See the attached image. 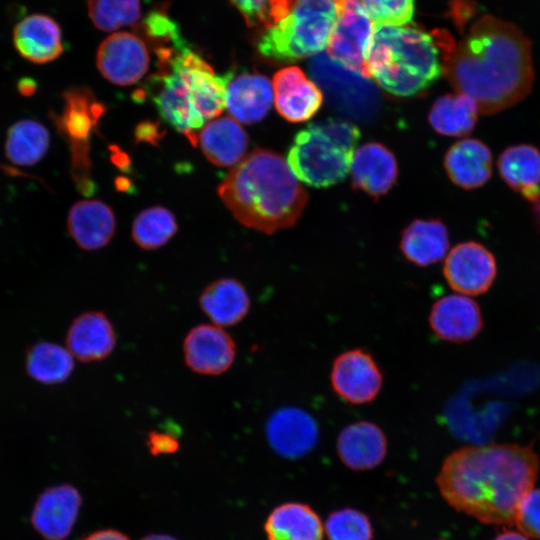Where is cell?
Returning a JSON list of instances; mask_svg holds the SVG:
<instances>
[{
    "label": "cell",
    "instance_id": "6da1fadb",
    "mask_svg": "<svg viewBox=\"0 0 540 540\" xmlns=\"http://www.w3.org/2000/svg\"><path fill=\"white\" fill-rule=\"evenodd\" d=\"M539 469L540 459L531 444L463 446L444 459L436 483L455 510L484 524L511 526Z\"/></svg>",
    "mask_w": 540,
    "mask_h": 540
},
{
    "label": "cell",
    "instance_id": "4dcf8cb0",
    "mask_svg": "<svg viewBox=\"0 0 540 540\" xmlns=\"http://www.w3.org/2000/svg\"><path fill=\"white\" fill-rule=\"evenodd\" d=\"M49 144V132L43 124L33 119H21L7 131L5 155L15 165L32 166L44 157Z\"/></svg>",
    "mask_w": 540,
    "mask_h": 540
},
{
    "label": "cell",
    "instance_id": "74e56055",
    "mask_svg": "<svg viewBox=\"0 0 540 540\" xmlns=\"http://www.w3.org/2000/svg\"><path fill=\"white\" fill-rule=\"evenodd\" d=\"M519 532L540 540V488L531 489L521 500L514 519Z\"/></svg>",
    "mask_w": 540,
    "mask_h": 540
},
{
    "label": "cell",
    "instance_id": "d6a6232c",
    "mask_svg": "<svg viewBox=\"0 0 540 540\" xmlns=\"http://www.w3.org/2000/svg\"><path fill=\"white\" fill-rule=\"evenodd\" d=\"M176 231V219L168 209L150 207L135 218L132 239L141 249L155 250L165 245Z\"/></svg>",
    "mask_w": 540,
    "mask_h": 540
},
{
    "label": "cell",
    "instance_id": "ffe728a7",
    "mask_svg": "<svg viewBox=\"0 0 540 540\" xmlns=\"http://www.w3.org/2000/svg\"><path fill=\"white\" fill-rule=\"evenodd\" d=\"M350 171L354 188L378 198L395 184L398 166L394 154L387 147L369 142L355 150Z\"/></svg>",
    "mask_w": 540,
    "mask_h": 540
},
{
    "label": "cell",
    "instance_id": "4316f807",
    "mask_svg": "<svg viewBox=\"0 0 540 540\" xmlns=\"http://www.w3.org/2000/svg\"><path fill=\"white\" fill-rule=\"evenodd\" d=\"M449 234L438 219H417L403 231L400 249L406 260L418 267H427L447 255Z\"/></svg>",
    "mask_w": 540,
    "mask_h": 540
},
{
    "label": "cell",
    "instance_id": "4fadbf2b",
    "mask_svg": "<svg viewBox=\"0 0 540 540\" xmlns=\"http://www.w3.org/2000/svg\"><path fill=\"white\" fill-rule=\"evenodd\" d=\"M64 109L52 119L58 130L66 136L72 150V166L75 178L83 177L87 162L85 142L87 141L103 107L92 99L90 91L83 88H72L64 94Z\"/></svg>",
    "mask_w": 540,
    "mask_h": 540
},
{
    "label": "cell",
    "instance_id": "277c9868",
    "mask_svg": "<svg viewBox=\"0 0 540 540\" xmlns=\"http://www.w3.org/2000/svg\"><path fill=\"white\" fill-rule=\"evenodd\" d=\"M455 42L446 31L375 25L367 53L370 79L395 97H412L445 74Z\"/></svg>",
    "mask_w": 540,
    "mask_h": 540
},
{
    "label": "cell",
    "instance_id": "e575fe53",
    "mask_svg": "<svg viewBox=\"0 0 540 540\" xmlns=\"http://www.w3.org/2000/svg\"><path fill=\"white\" fill-rule=\"evenodd\" d=\"M324 531L328 540H372L374 534L369 517L353 508L330 513Z\"/></svg>",
    "mask_w": 540,
    "mask_h": 540
},
{
    "label": "cell",
    "instance_id": "484cf974",
    "mask_svg": "<svg viewBox=\"0 0 540 540\" xmlns=\"http://www.w3.org/2000/svg\"><path fill=\"white\" fill-rule=\"evenodd\" d=\"M197 144L212 164L235 166L245 157L248 136L236 119L223 116L212 119L202 127Z\"/></svg>",
    "mask_w": 540,
    "mask_h": 540
},
{
    "label": "cell",
    "instance_id": "8992f818",
    "mask_svg": "<svg viewBox=\"0 0 540 540\" xmlns=\"http://www.w3.org/2000/svg\"><path fill=\"white\" fill-rule=\"evenodd\" d=\"M336 19L335 0H292L287 12L261 35L257 49L276 63L314 57L327 48Z\"/></svg>",
    "mask_w": 540,
    "mask_h": 540
},
{
    "label": "cell",
    "instance_id": "ac0fdd59",
    "mask_svg": "<svg viewBox=\"0 0 540 540\" xmlns=\"http://www.w3.org/2000/svg\"><path fill=\"white\" fill-rule=\"evenodd\" d=\"M116 343L114 326L102 311H87L78 315L66 334V348L74 358L83 363L108 358Z\"/></svg>",
    "mask_w": 540,
    "mask_h": 540
},
{
    "label": "cell",
    "instance_id": "60d3db41",
    "mask_svg": "<svg viewBox=\"0 0 540 540\" xmlns=\"http://www.w3.org/2000/svg\"><path fill=\"white\" fill-rule=\"evenodd\" d=\"M83 540H130L128 536L114 529H103L95 531Z\"/></svg>",
    "mask_w": 540,
    "mask_h": 540
},
{
    "label": "cell",
    "instance_id": "7c38bea8",
    "mask_svg": "<svg viewBox=\"0 0 540 540\" xmlns=\"http://www.w3.org/2000/svg\"><path fill=\"white\" fill-rule=\"evenodd\" d=\"M149 51L142 38L129 32L114 33L98 47L96 65L109 82L128 86L138 82L148 71Z\"/></svg>",
    "mask_w": 540,
    "mask_h": 540
},
{
    "label": "cell",
    "instance_id": "8d00e7d4",
    "mask_svg": "<svg viewBox=\"0 0 540 540\" xmlns=\"http://www.w3.org/2000/svg\"><path fill=\"white\" fill-rule=\"evenodd\" d=\"M142 27L147 38L159 47L161 44H172L176 48L186 46L176 24L162 11H152L144 19Z\"/></svg>",
    "mask_w": 540,
    "mask_h": 540
},
{
    "label": "cell",
    "instance_id": "52a82bcc",
    "mask_svg": "<svg viewBox=\"0 0 540 540\" xmlns=\"http://www.w3.org/2000/svg\"><path fill=\"white\" fill-rule=\"evenodd\" d=\"M317 85L327 93L335 108L353 118H369L377 110L378 98L371 79L320 53L309 63Z\"/></svg>",
    "mask_w": 540,
    "mask_h": 540
},
{
    "label": "cell",
    "instance_id": "8fae6325",
    "mask_svg": "<svg viewBox=\"0 0 540 540\" xmlns=\"http://www.w3.org/2000/svg\"><path fill=\"white\" fill-rule=\"evenodd\" d=\"M236 350L235 341L225 328L212 323L192 327L182 344L186 366L204 376L227 372L234 363Z\"/></svg>",
    "mask_w": 540,
    "mask_h": 540
},
{
    "label": "cell",
    "instance_id": "f1b7e54d",
    "mask_svg": "<svg viewBox=\"0 0 540 540\" xmlns=\"http://www.w3.org/2000/svg\"><path fill=\"white\" fill-rule=\"evenodd\" d=\"M499 175L514 191L535 203L540 198V151L529 144L506 148L497 161Z\"/></svg>",
    "mask_w": 540,
    "mask_h": 540
},
{
    "label": "cell",
    "instance_id": "7402d4cb",
    "mask_svg": "<svg viewBox=\"0 0 540 540\" xmlns=\"http://www.w3.org/2000/svg\"><path fill=\"white\" fill-rule=\"evenodd\" d=\"M273 101L272 83L258 73H241L230 78L226 86L225 107L238 122L253 124L262 120Z\"/></svg>",
    "mask_w": 540,
    "mask_h": 540
},
{
    "label": "cell",
    "instance_id": "d6986e66",
    "mask_svg": "<svg viewBox=\"0 0 540 540\" xmlns=\"http://www.w3.org/2000/svg\"><path fill=\"white\" fill-rule=\"evenodd\" d=\"M387 447L383 430L367 420L345 426L336 442L339 459L355 471H367L379 466L386 457Z\"/></svg>",
    "mask_w": 540,
    "mask_h": 540
},
{
    "label": "cell",
    "instance_id": "d4e9b609",
    "mask_svg": "<svg viewBox=\"0 0 540 540\" xmlns=\"http://www.w3.org/2000/svg\"><path fill=\"white\" fill-rule=\"evenodd\" d=\"M444 168L450 180L466 190L483 186L492 175V154L478 139H463L446 152Z\"/></svg>",
    "mask_w": 540,
    "mask_h": 540
},
{
    "label": "cell",
    "instance_id": "cb8c5ba5",
    "mask_svg": "<svg viewBox=\"0 0 540 540\" xmlns=\"http://www.w3.org/2000/svg\"><path fill=\"white\" fill-rule=\"evenodd\" d=\"M67 228L75 243L84 250H97L112 239L116 222L113 211L99 200H82L69 210Z\"/></svg>",
    "mask_w": 540,
    "mask_h": 540
},
{
    "label": "cell",
    "instance_id": "f35d334b",
    "mask_svg": "<svg viewBox=\"0 0 540 540\" xmlns=\"http://www.w3.org/2000/svg\"><path fill=\"white\" fill-rule=\"evenodd\" d=\"M244 17L249 26H255L270 19L273 0H230Z\"/></svg>",
    "mask_w": 540,
    "mask_h": 540
},
{
    "label": "cell",
    "instance_id": "9c48e42d",
    "mask_svg": "<svg viewBox=\"0 0 540 540\" xmlns=\"http://www.w3.org/2000/svg\"><path fill=\"white\" fill-rule=\"evenodd\" d=\"M330 383L341 400L351 405H363L372 402L380 393L383 374L372 354L354 348L334 359Z\"/></svg>",
    "mask_w": 540,
    "mask_h": 540
},
{
    "label": "cell",
    "instance_id": "5bb4252c",
    "mask_svg": "<svg viewBox=\"0 0 540 540\" xmlns=\"http://www.w3.org/2000/svg\"><path fill=\"white\" fill-rule=\"evenodd\" d=\"M81 503L82 497L72 485L47 488L34 505L31 523L45 540H65L74 527Z\"/></svg>",
    "mask_w": 540,
    "mask_h": 540
},
{
    "label": "cell",
    "instance_id": "f6af8a7d",
    "mask_svg": "<svg viewBox=\"0 0 540 540\" xmlns=\"http://www.w3.org/2000/svg\"><path fill=\"white\" fill-rule=\"evenodd\" d=\"M534 215L538 225L540 226V198L534 203L533 207Z\"/></svg>",
    "mask_w": 540,
    "mask_h": 540
},
{
    "label": "cell",
    "instance_id": "83f0119b",
    "mask_svg": "<svg viewBox=\"0 0 540 540\" xmlns=\"http://www.w3.org/2000/svg\"><path fill=\"white\" fill-rule=\"evenodd\" d=\"M267 540H322L323 523L305 503L286 502L275 507L264 523Z\"/></svg>",
    "mask_w": 540,
    "mask_h": 540
},
{
    "label": "cell",
    "instance_id": "603a6c76",
    "mask_svg": "<svg viewBox=\"0 0 540 540\" xmlns=\"http://www.w3.org/2000/svg\"><path fill=\"white\" fill-rule=\"evenodd\" d=\"M198 304L212 324L225 328L240 323L247 316L251 299L241 281L224 277L209 283L201 291Z\"/></svg>",
    "mask_w": 540,
    "mask_h": 540
},
{
    "label": "cell",
    "instance_id": "1f68e13d",
    "mask_svg": "<svg viewBox=\"0 0 540 540\" xmlns=\"http://www.w3.org/2000/svg\"><path fill=\"white\" fill-rule=\"evenodd\" d=\"M26 369L31 378L42 384H60L72 374L74 357L66 347L59 344L38 342L27 352Z\"/></svg>",
    "mask_w": 540,
    "mask_h": 540
},
{
    "label": "cell",
    "instance_id": "ee69618b",
    "mask_svg": "<svg viewBox=\"0 0 540 540\" xmlns=\"http://www.w3.org/2000/svg\"><path fill=\"white\" fill-rule=\"evenodd\" d=\"M141 540H177V539L172 536L164 535V534H150L142 538Z\"/></svg>",
    "mask_w": 540,
    "mask_h": 540
},
{
    "label": "cell",
    "instance_id": "f546056e",
    "mask_svg": "<svg viewBox=\"0 0 540 540\" xmlns=\"http://www.w3.org/2000/svg\"><path fill=\"white\" fill-rule=\"evenodd\" d=\"M476 102L463 93L438 97L429 112V123L439 134L461 137L472 132L478 119Z\"/></svg>",
    "mask_w": 540,
    "mask_h": 540
},
{
    "label": "cell",
    "instance_id": "2e32d148",
    "mask_svg": "<svg viewBox=\"0 0 540 540\" xmlns=\"http://www.w3.org/2000/svg\"><path fill=\"white\" fill-rule=\"evenodd\" d=\"M428 321L439 339L452 343L472 340L483 327L478 303L459 293L448 294L436 300L429 312Z\"/></svg>",
    "mask_w": 540,
    "mask_h": 540
},
{
    "label": "cell",
    "instance_id": "3957f363",
    "mask_svg": "<svg viewBox=\"0 0 540 540\" xmlns=\"http://www.w3.org/2000/svg\"><path fill=\"white\" fill-rule=\"evenodd\" d=\"M218 193L241 224L266 234L293 226L308 200L288 162L267 149L253 150L233 166Z\"/></svg>",
    "mask_w": 540,
    "mask_h": 540
},
{
    "label": "cell",
    "instance_id": "44dd1931",
    "mask_svg": "<svg viewBox=\"0 0 540 540\" xmlns=\"http://www.w3.org/2000/svg\"><path fill=\"white\" fill-rule=\"evenodd\" d=\"M13 44L19 55L34 64H46L64 51L58 23L45 14H31L13 29Z\"/></svg>",
    "mask_w": 540,
    "mask_h": 540
},
{
    "label": "cell",
    "instance_id": "ab89813d",
    "mask_svg": "<svg viewBox=\"0 0 540 540\" xmlns=\"http://www.w3.org/2000/svg\"><path fill=\"white\" fill-rule=\"evenodd\" d=\"M146 444L153 456L172 454L177 452L180 447V443L174 434L156 430L149 432Z\"/></svg>",
    "mask_w": 540,
    "mask_h": 540
},
{
    "label": "cell",
    "instance_id": "ba28073f",
    "mask_svg": "<svg viewBox=\"0 0 540 540\" xmlns=\"http://www.w3.org/2000/svg\"><path fill=\"white\" fill-rule=\"evenodd\" d=\"M337 19L327 54L336 62L370 79L367 53L375 24L359 0H335Z\"/></svg>",
    "mask_w": 540,
    "mask_h": 540
},
{
    "label": "cell",
    "instance_id": "5b68a950",
    "mask_svg": "<svg viewBox=\"0 0 540 540\" xmlns=\"http://www.w3.org/2000/svg\"><path fill=\"white\" fill-rule=\"evenodd\" d=\"M360 130L342 119H327L300 130L287 162L300 181L312 187H329L350 171Z\"/></svg>",
    "mask_w": 540,
    "mask_h": 540
},
{
    "label": "cell",
    "instance_id": "836d02e7",
    "mask_svg": "<svg viewBox=\"0 0 540 540\" xmlns=\"http://www.w3.org/2000/svg\"><path fill=\"white\" fill-rule=\"evenodd\" d=\"M88 14L102 31H114L136 24L141 15L140 0H88Z\"/></svg>",
    "mask_w": 540,
    "mask_h": 540
},
{
    "label": "cell",
    "instance_id": "30bf717a",
    "mask_svg": "<svg viewBox=\"0 0 540 540\" xmlns=\"http://www.w3.org/2000/svg\"><path fill=\"white\" fill-rule=\"evenodd\" d=\"M443 275L454 291L466 296L487 292L497 275L494 255L474 241L459 243L446 255Z\"/></svg>",
    "mask_w": 540,
    "mask_h": 540
},
{
    "label": "cell",
    "instance_id": "7a4b0ae2",
    "mask_svg": "<svg viewBox=\"0 0 540 540\" xmlns=\"http://www.w3.org/2000/svg\"><path fill=\"white\" fill-rule=\"evenodd\" d=\"M444 76L457 93L476 102L481 114L497 113L531 91V42L512 23L484 15L455 44Z\"/></svg>",
    "mask_w": 540,
    "mask_h": 540
},
{
    "label": "cell",
    "instance_id": "9a60e30c",
    "mask_svg": "<svg viewBox=\"0 0 540 540\" xmlns=\"http://www.w3.org/2000/svg\"><path fill=\"white\" fill-rule=\"evenodd\" d=\"M275 107L292 123L312 118L323 103L320 87L297 66H288L274 74L272 81Z\"/></svg>",
    "mask_w": 540,
    "mask_h": 540
},
{
    "label": "cell",
    "instance_id": "d590c367",
    "mask_svg": "<svg viewBox=\"0 0 540 540\" xmlns=\"http://www.w3.org/2000/svg\"><path fill=\"white\" fill-rule=\"evenodd\" d=\"M375 25L404 26L414 15V0H359Z\"/></svg>",
    "mask_w": 540,
    "mask_h": 540
},
{
    "label": "cell",
    "instance_id": "7bdbcfd3",
    "mask_svg": "<svg viewBox=\"0 0 540 540\" xmlns=\"http://www.w3.org/2000/svg\"><path fill=\"white\" fill-rule=\"evenodd\" d=\"M493 540H529V537L519 531L507 530L498 534Z\"/></svg>",
    "mask_w": 540,
    "mask_h": 540
},
{
    "label": "cell",
    "instance_id": "b9f144b4",
    "mask_svg": "<svg viewBox=\"0 0 540 540\" xmlns=\"http://www.w3.org/2000/svg\"><path fill=\"white\" fill-rule=\"evenodd\" d=\"M17 90L23 97H31L37 91L36 81L29 77L21 78L17 83Z\"/></svg>",
    "mask_w": 540,
    "mask_h": 540
},
{
    "label": "cell",
    "instance_id": "e0dca14e",
    "mask_svg": "<svg viewBox=\"0 0 540 540\" xmlns=\"http://www.w3.org/2000/svg\"><path fill=\"white\" fill-rule=\"evenodd\" d=\"M266 435L276 453L287 458H297L314 448L318 428L312 416L306 411L285 407L269 417Z\"/></svg>",
    "mask_w": 540,
    "mask_h": 540
}]
</instances>
